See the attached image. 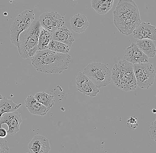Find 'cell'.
<instances>
[{"instance_id":"cell-1","label":"cell","mask_w":156,"mask_h":153,"mask_svg":"<svg viewBox=\"0 0 156 153\" xmlns=\"http://www.w3.org/2000/svg\"><path fill=\"white\" fill-rule=\"evenodd\" d=\"M31 60L37 71L49 74L60 73L68 69L71 56L47 49L37 50Z\"/></svg>"},{"instance_id":"cell-2","label":"cell","mask_w":156,"mask_h":153,"mask_svg":"<svg viewBox=\"0 0 156 153\" xmlns=\"http://www.w3.org/2000/svg\"><path fill=\"white\" fill-rule=\"evenodd\" d=\"M114 24L118 30L126 35L132 33L141 23L138 7L133 0H119L113 11Z\"/></svg>"},{"instance_id":"cell-3","label":"cell","mask_w":156,"mask_h":153,"mask_svg":"<svg viewBox=\"0 0 156 153\" xmlns=\"http://www.w3.org/2000/svg\"><path fill=\"white\" fill-rule=\"evenodd\" d=\"M112 79L118 88L124 91H134L137 87L133 64L126 60H120L112 68Z\"/></svg>"},{"instance_id":"cell-4","label":"cell","mask_w":156,"mask_h":153,"mask_svg":"<svg viewBox=\"0 0 156 153\" xmlns=\"http://www.w3.org/2000/svg\"><path fill=\"white\" fill-rule=\"evenodd\" d=\"M41 27L39 21L34 20L30 27L20 35L17 49L23 58L32 59L37 51Z\"/></svg>"},{"instance_id":"cell-5","label":"cell","mask_w":156,"mask_h":153,"mask_svg":"<svg viewBox=\"0 0 156 153\" xmlns=\"http://www.w3.org/2000/svg\"><path fill=\"white\" fill-rule=\"evenodd\" d=\"M83 72L98 88L108 86L112 79V72L106 65L101 63L93 62L88 65Z\"/></svg>"},{"instance_id":"cell-6","label":"cell","mask_w":156,"mask_h":153,"mask_svg":"<svg viewBox=\"0 0 156 153\" xmlns=\"http://www.w3.org/2000/svg\"><path fill=\"white\" fill-rule=\"evenodd\" d=\"M34 19L33 10L24 11L15 18L10 28V39L12 44L18 46L20 35L30 27Z\"/></svg>"},{"instance_id":"cell-7","label":"cell","mask_w":156,"mask_h":153,"mask_svg":"<svg viewBox=\"0 0 156 153\" xmlns=\"http://www.w3.org/2000/svg\"><path fill=\"white\" fill-rule=\"evenodd\" d=\"M133 71L137 86L141 89H148L154 81L156 71L150 63L133 64Z\"/></svg>"},{"instance_id":"cell-8","label":"cell","mask_w":156,"mask_h":153,"mask_svg":"<svg viewBox=\"0 0 156 153\" xmlns=\"http://www.w3.org/2000/svg\"><path fill=\"white\" fill-rule=\"evenodd\" d=\"M39 22L42 28L51 33L65 23L64 17L56 12H44L40 15Z\"/></svg>"},{"instance_id":"cell-9","label":"cell","mask_w":156,"mask_h":153,"mask_svg":"<svg viewBox=\"0 0 156 153\" xmlns=\"http://www.w3.org/2000/svg\"><path fill=\"white\" fill-rule=\"evenodd\" d=\"M76 85L78 91L85 95L94 97L97 96L99 92L96 85L83 72L78 73L76 78Z\"/></svg>"},{"instance_id":"cell-10","label":"cell","mask_w":156,"mask_h":153,"mask_svg":"<svg viewBox=\"0 0 156 153\" xmlns=\"http://www.w3.org/2000/svg\"><path fill=\"white\" fill-rule=\"evenodd\" d=\"M22 122L21 114L16 110L3 115L0 119V127L3 124H7L9 127L8 134L13 135L19 131L20 125Z\"/></svg>"},{"instance_id":"cell-11","label":"cell","mask_w":156,"mask_h":153,"mask_svg":"<svg viewBox=\"0 0 156 153\" xmlns=\"http://www.w3.org/2000/svg\"><path fill=\"white\" fill-rule=\"evenodd\" d=\"M136 39H149L156 41V27L149 22H142L136 27L132 32Z\"/></svg>"},{"instance_id":"cell-12","label":"cell","mask_w":156,"mask_h":153,"mask_svg":"<svg viewBox=\"0 0 156 153\" xmlns=\"http://www.w3.org/2000/svg\"><path fill=\"white\" fill-rule=\"evenodd\" d=\"M124 59L132 64L149 62V58L138 48L136 43H132L125 51Z\"/></svg>"},{"instance_id":"cell-13","label":"cell","mask_w":156,"mask_h":153,"mask_svg":"<svg viewBox=\"0 0 156 153\" xmlns=\"http://www.w3.org/2000/svg\"><path fill=\"white\" fill-rule=\"evenodd\" d=\"M28 148L31 153H48L51 150L48 139L42 135H35Z\"/></svg>"},{"instance_id":"cell-14","label":"cell","mask_w":156,"mask_h":153,"mask_svg":"<svg viewBox=\"0 0 156 153\" xmlns=\"http://www.w3.org/2000/svg\"><path fill=\"white\" fill-rule=\"evenodd\" d=\"M25 105L31 114L44 116L49 110V108L39 102L34 96L30 95L25 99Z\"/></svg>"},{"instance_id":"cell-15","label":"cell","mask_w":156,"mask_h":153,"mask_svg":"<svg viewBox=\"0 0 156 153\" xmlns=\"http://www.w3.org/2000/svg\"><path fill=\"white\" fill-rule=\"evenodd\" d=\"M52 39L71 45L75 41L73 33L65 26H62L51 33Z\"/></svg>"},{"instance_id":"cell-16","label":"cell","mask_w":156,"mask_h":153,"mask_svg":"<svg viewBox=\"0 0 156 153\" xmlns=\"http://www.w3.org/2000/svg\"><path fill=\"white\" fill-rule=\"evenodd\" d=\"M70 24L73 31L78 33L84 32L89 25L86 16L80 13L75 15L71 18Z\"/></svg>"},{"instance_id":"cell-17","label":"cell","mask_w":156,"mask_h":153,"mask_svg":"<svg viewBox=\"0 0 156 153\" xmlns=\"http://www.w3.org/2000/svg\"><path fill=\"white\" fill-rule=\"evenodd\" d=\"M136 44L149 58H153L155 56L156 46L153 40L149 39H138Z\"/></svg>"},{"instance_id":"cell-18","label":"cell","mask_w":156,"mask_h":153,"mask_svg":"<svg viewBox=\"0 0 156 153\" xmlns=\"http://www.w3.org/2000/svg\"><path fill=\"white\" fill-rule=\"evenodd\" d=\"M114 0H91V7L98 14L105 15L112 8Z\"/></svg>"},{"instance_id":"cell-19","label":"cell","mask_w":156,"mask_h":153,"mask_svg":"<svg viewBox=\"0 0 156 153\" xmlns=\"http://www.w3.org/2000/svg\"><path fill=\"white\" fill-rule=\"evenodd\" d=\"M22 104H16L12 100L3 97L0 100V119L5 113H9L16 111L19 109Z\"/></svg>"},{"instance_id":"cell-20","label":"cell","mask_w":156,"mask_h":153,"mask_svg":"<svg viewBox=\"0 0 156 153\" xmlns=\"http://www.w3.org/2000/svg\"><path fill=\"white\" fill-rule=\"evenodd\" d=\"M52 39L51 33L41 27L38 43L37 50H42L48 49L49 43Z\"/></svg>"},{"instance_id":"cell-21","label":"cell","mask_w":156,"mask_h":153,"mask_svg":"<svg viewBox=\"0 0 156 153\" xmlns=\"http://www.w3.org/2000/svg\"><path fill=\"white\" fill-rule=\"evenodd\" d=\"M48 49L55 52L68 54L70 52L71 46L52 39L49 43Z\"/></svg>"},{"instance_id":"cell-22","label":"cell","mask_w":156,"mask_h":153,"mask_svg":"<svg viewBox=\"0 0 156 153\" xmlns=\"http://www.w3.org/2000/svg\"><path fill=\"white\" fill-rule=\"evenodd\" d=\"M34 97L39 102L49 109L54 104V96L51 94L46 93L44 92H40L37 93Z\"/></svg>"},{"instance_id":"cell-23","label":"cell","mask_w":156,"mask_h":153,"mask_svg":"<svg viewBox=\"0 0 156 153\" xmlns=\"http://www.w3.org/2000/svg\"><path fill=\"white\" fill-rule=\"evenodd\" d=\"M127 125L129 128L134 129L138 126L137 119L135 117H131L129 118L127 121Z\"/></svg>"},{"instance_id":"cell-24","label":"cell","mask_w":156,"mask_h":153,"mask_svg":"<svg viewBox=\"0 0 156 153\" xmlns=\"http://www.w3.org/2000/svg\"><path fill=\"white\" fill-rule=\"evenodd\" d=\"M9 150L6 140L4 138H0V153H8Z\"/></svg>"},{"instance_id":"cell-25","label":"cell","mask_w":156,"mask_h":153,"mask_svg":"<svg viewBox=\"0 0 156 153\" xmlns=\"http://www.w3.org/2000/svg\"><path fill=\"white\" fill-rule=\"evenodd\" d=\"M149 132H150L151 139L154 140L156 142V123L155 122H153L151 123Z\"/></svg>"},{"instance_id":"cell-26","label":"cell","mask_w":156,"mask_h":153,"mask_svg":"<svg viewBox=\"0 0 156 153\" xmlns=\"http://www.w3.org/2000/svg\"><path fill=\"white\" fill-rule=\"evenodd\" d=\"M7 131L4 128L0 127V138H5L7 135Z\"/></svg>"},{"instance_id":"cell-27","label":"cell","mask_w":156,"mask_h":153,"mask_svg":"<svg viewBox=\"0 0 156 153\" xmlns=\"http://www.w3.org/2000/svg\"><path fill=\"white\" fill-rule=\"evenodd\" d=\"M152 112H153V113H154V114H156V109H153V110H152Z\"/></svg>"},{"instance_id":"cell-28","label":"cell","mask_w":156,"mask_h":153,"mask_svg":"<svg viewBox=\"0 0 156 153\" xmlns=\"http://www.w3.org/2000/svg\"><path fill=\"white\" fill-rule=\"evenodd\" d=\"M2 95H1V94H0V100H1V99H2Z\"/></svg>"},{"instance_id":"cell-29","label":"cell","mask_w":156,"mask_h":153,"mask_svg":"<svg viewBox=\"0 0 156 153\" xmlns=\"http://www.w3.org/2000/svg\"><path fill=\"white\" fill-rule=\"evenodd\" d=\"M154 121L156 123V119L155 121Z\"/></svg>"},{"instance_id":"cell-30","label":"cell","mask_w":156,"mask_h":153,"mask_svg":"<svg viewBox=\"0 0 156 153\" xmlns=\"http://www.w3.org/2000/svg\"><path fill=\"white\" fill-rule=\"evenodd\" d=\"M11 1H14V0H11Z\"/></svg>"}]
</instances>
